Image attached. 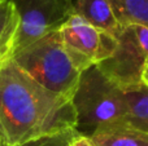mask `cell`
<instances>
[{
  "instance_id": "3",
  "label": "cell",
  "mask_w": 148,
  "mask_h": 146,
  "mask_svg": "<svg viewBox=\"0 0 148 146\" xmlns=\"http://www.w3.org/2000/svg\"><path fill=\"white\" fill-rule=\"evenodd\" d=\"M12 59L42 87L72 100L82 71L70 58L59 30L20 49Z\"/></svg>"
},
{
  "instance_id": "7",
  "label": "cell",
  "mask_w": 148,
  "mask_h": 146,
  "mask_svg": "<svg viewBox=\"0 0 148 146\" xmlns=\"http://www.w3.org/2000/svg\"><path fill=\"white\" fill-rule=\"evenodd\" d=\"M95 146H148V133L125 120L101 126L88 137Z\"/></svg>"
},
{
  "instance_id": "12",
  "label": "cell",
  "mask_w": 148,
  "mask_h": 146,
  "mask_svg": "<svg viewBox=\"0 0 148 146\" xmlns=\"http://www.w3.org/2000/svg\"><path fill=\"white\" fill-rule=\"evenodd\" d=\"M75 129H68V131H62L59 133L48 135V136H43L39 139L31 140L20 146H69L70 141L77 136Z\"/></svg>"
},
{
  "instance_id": "9",
  "label": "cell",
  "mask_w": 148,
  "mask_h": 146,
  "mask_svg": "<svg viewBox=\"0 0 148 146\" xmlns=\"http://www.w3.org/2000/svg\"><path fill=\"white\" fill-rule=\"evenodd\" d=\"M18 30V16L10 0L0 3V67L12 59Z\"/></svg>"
},
{
  "instance_id": "1",
  "label": "cell",
  "mask_w": 148,
  "mask_h": 146,
  "mask_svg": "<svg viewBox=\"0 0 148 146\" xmlns=\"http://www.w3.org/2000/svg\"><path fill=\"white\" fill-rule=\"evenodd\" d=\"M74 124L70 100L38 84L13 59L0 67V145L20 146Z\"/></svg>"
},
{
  "instance_id": "15",
  "label": "cell",
  "mask_w": 148,
  "mask_h": 146,
  "mask_svg": "<svg viewBox=\"0 0 148 146\" xmlns=\"http://www.w3.org/2000/svg\"><path fill=\"white\" fill-rule=\"evenodd\" d=\"M1 1H3V0H0V3H1Z\"/></svg>"
},
{
  "instance_id": "6",
  "label": "cell",
  "mask_w": 148,
  "mask_h": 146,
  "mask_svg": "<svg viewBox=\"0 0 148 146\" xmlns=\"http://www.w3.org/2000/svg\"><path fill=\"white\" fill-rule=\"evenodd\" d=\"M59 31L70 58L81 71L109 58L117 45L114 36L92 26L77 13L65 21Z\"/></svg>"
},
{
  "instance_id": "10",
  "label": "cell",
  "mask_w": 148,
  "mask_h": 146,
  "mask_svg": "<svg viewBox=\"0 0 148 146\" xmlns=\"http://www.w3.org/2000/svg\"><path fill=\"white\" fill-rule=\"evenodd\" d=\"M127 113L123 120L148 133V88L140 84L123 89Z\"/></svg>"
},
{
  "instance_id": "13",
  "label": "cell",
  "mask_w": 148,
  "mask_h": 146,
  "mask_svg": "<svg viewBox=\"0 0 148 146\" xmlns=\"http://www.w3.org/2000/svg\"><path fill=\"white\" fill-rule=\"evenodd\" d=\"M69 146H95V145L92 144V141L88 139V137L77 135L72 141H70Z\"/></svg>"
},
{
  "instance_id": "5",
  "label": "cell",
  "mask_w": 148,
  "mask_h": 146,
  "mask_svg": "<svg viewBox=\"0 0 148 146\" xmlns=\"http://www.w3.org/2000/svg\"><path fill=\"white\" fill-rule=\"evenodd\" d=\"M18 16L14 53L56 31L75 13L73 0H10ZM13 53V54H14Z\"/></svg>"
},
{
  "instance_id": "2",
  "label": "cell",
  "mask_w": 148,
  "mask_h": 146,
  "mask_svg": "<svg viewBox=\"0 0 148 146\" xmlns=\"http://www.w3.org/2000/svg\"><path fill=\"white\" fill-rule=\"evenodd\" d=\"M70 101L75 115L74 129L86 137H90L99 127L123 120L127 113L123 89L108 79L97 65L81 72Z\"/></svg>"
},
{
  "instance_id": "8",
  "label": "cell",
  "mask_w": 148,
  "mask_h": 146,
  "mask_svg": "<svg viewBox=\"0 0 148 146\" xmlns=\"http://www.w3.org/2000/svg\"><path fill=\"white\" fill-rule=\"evenodd\" d=\"M74 10L92 26L114 38H117L122 28L114 18L109 0H77Z\"/></svg>"
},
{
  "instance_id": "14",
  "label": "cell",
  "mask_w": 148,
  "mask_h": 146,
  "mask_svg": "<svg viewBox=\"0 0 148 146\" xmlns=\"http://www.w3.org/2000/svg\"><path fill=\"white\" fill-rule=\"evenodd\" d=\"M140 83L148 88V57L146 58V61H144V65H143L142 76H140Z\"/></svg>"
},
{
  "instance_id": "4",
  "label": "cell",
  "mask_w": 148,
  "mask_h": 146,
  "mask_svg": "<svg viewBox=\"0 0 148 146\" xmlns=\"http://www.w3.org/2000/svg\"><path fill=\"white\" fill-rule=\"evenodd\" d=\"M113 54L97 64L101 72L122 89L140 84L142 70L148 57V28L130 25L121 28Z\"/></svg>"
},
{
  "instance_id": "11",
  "label": "cell",
  "mask_w": 148,
  "mask_h": 146,
  "mask_svg": "<svg viewBox=\"0 0 148 146\" xmlns=\"http://www.w3.org/2000/svg\"><path fill=\"white\" fill-rule=\"evenodd\" d=\"M121 27L138 25L148 28V0H109Z\"/></svg>"
},
{
  "instance_id": "16",
  "label": "cell",
  "mask_w": 148,
  "mask_h": 146,
  "mask_svg": "<svg viewBox=\"0 0 148 146\" xmlns=\"http://www.w3.org/2000/svg\"><path fill=\"white\" fill-rule=\"evenodd\" d=\"M0 146H3V145H0Z\"/></svg>"
}]
</instances>
